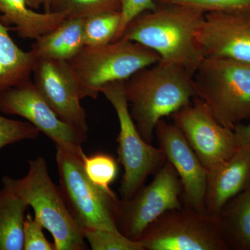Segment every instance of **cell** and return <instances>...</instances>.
<instances>
[{"mask_svg": "<svg viewBox=\"0 0 250 250\" xmlns=\"http://www.w3.org/2000/svg\"><path fill=\"white\" fill-rule=\"evenodd\" d=\"M205 16L185 6L157 4L130 22L120 39L152 49L160 62L183 67L193 77L205 58L197 40Z\"/></svg>", "mask_w": 250, "mask_h": 250, "instance_id": "cell-1", "label": "cell"}, {"mask_svg": "<svg viewBox=\"0 0 250 250\" xmlns=\"http://www.w3.org/2000/svg\"><path fill=\"white\" fill-rule=\"evenodd\" d=\"M125 93L136 127L148 143L161 120L196 98L192 75L183 67L160 61L125 81Z\"/></svg>", "mask_w": 250, "mask_h": 250, "instance_id": "cell-2", "label": "cell"}, {"mask_svg": "<svg viewBox=\"0 0 250 250\" xmlns=\"http://www.w3.org/2000/svg\"><path fill=\"white\" fill-rule=\"evenodd\" d=\"M29 164V171L22 179L4 176L3 187L32 207L34 218L53 237L55 250L88 249L60 189L49 177L45 159L39 156Z\"/></svg>", "mask_w": 250, "mask_h": 250, "instance_id": "cell-3", "label": "cell"}, {"mask_svg": "<svg viewBox=\"0 0 250 250\" xmlns=\"http://www.w3.org/2000/svg\"><path fill=\"white\" fill-rule=\"evenodd\" d=\"M197 98L231 130L250 120V64L205 57L192 77Z\"/></svg>", "mask_w": 250, "mask_h": 250, "instance_id": "cell-4", "label": "cell"}, {"mask_svg": "<svg viewBox=\"0 0 250 250\" xmlns=\"http://www.w3.org/2000/svg\"><path fill=\"white\" fill-rule=\"evenodd\" d=\"M159 61L160 57L152 49L121 39L98 48L84 47L68 62L82 100L96 99L105 85L126 81Z\"/></svg>", "mask_w": 250, "mask_h": 250, "instance_id": "cell-5", "label": "cell"}, {"mask_svg": "<svg viewBox=\"0 0 250 250\" xmlns=\"http://www.w3.org/2000/svg\"><path fill=\"white\" fill-rule=\"evenodd\" d=\"M59 189L81 231L85 228L119 230L117 207L119 199L92 183L83 166L84 154L56 146Z\"/></svg>", "mask_w": 250, "mask_h": 250, "instance_id": "cell-6", "label": "cell"}, {"mask_svg": "<svg viewBox=\"0 0 250 250\" xmlns=\"http://www.w3.org/2000/svg\"><path fill=\"white\" fill-rule=\"evenodd\" d=\"M125 81L113 82L104 86L100 93L104 95L116 112L120 124L118 163L124 167L120 193L123 200L134 196L144 186L147 177L156 174L167 159L160 147L156 148L143 139L129 111L125 97Z\"/></svg>", "mask_w": 250, "mask_h": 250, "instance_id": "cell-7", "label": "cell"}, {"mask_svg": "<svg viewBox=\"0 0 250 250\" xmlns=\"http://www.w3.org/2000/svg\"><path fill=\"white\" fill-rule=\"evenodd\" d=\"M138 241L145 250H228L218 217L187 205L156 219Z\"/></svg>", "mask_w": 250, "mask_h": 250, "instance_id": "cell-8", "label": "cell"}, {"mask_svg": "<svg viewBox=\"0 0 250 250\" xmlns=\"http://www.w3.org/2000/svg\"><path fill=\"white\" fill-rule=\"evenodd\" d=\"M182 184L168 161L159 169L150 184L143 186L128 200H120L117 207L118 229L130 239L138 241L156 219L169 210L183 207Z\"/></svg>", "mask_w": 250, "mask_h": 250, "instance_id": "cell-9", "label": "cell"}, {"mask_svg": "<svg viewBox=\"0 0 250 250\" xmlns=\"http://www.w3.org/2000/svg\"><path fill=\"white\" fill-rule=\"evenodd\" d=\"M0 111L22 117L59 146L83 154L88 134L62 121L49 106L31 80L0 93Z\"/></svg>", "mask_w": 250, "mask_h": 250, "instance_id": "cell-10", "label": "cell"}, {"mask_svg": "<svg viewBox=\"0 0 250 250\" xmlns=\"http://www.w3.org/2000/svg\"><path fill=\"white\" fill-rule=\"evenodd\" d=\"M171 115L197 157L208 171L229 159L239 146L233 130L223 126L200 98Z\"/></svg>", "mask_w": 250, "mask_h": 250, "instance_id": "cell-11", "label": "cell"}, {"mask_svg": "<svg viewBox=\"0 0 250 250\" xmlns=\"http://www.w3.org/2000/svg\"><path fill=\"white\" fill-rule=\"evenodd\" d=\"M33 74L36 88L56 114L88 134L86 114L81 105L78 85L68 62L39 59Z\"/></svg>", "mask_w": 250, "mask_h": 250, "instance_id": "cell-12", "label": "cell"}, {"mask_svg": "<svg viewBox=\"0 0 250 250\" xmlns=\"http://www.w3.org/2000/svg\"><path fill=\"white\" fill-rule=\"evenodd\" d=\"M154 133L159 147L180 178L183 188V205L207 213L205 201L208 172L205 166L174 123L161 120L156 125Z\"/></svg>", "mask_w": 250, "mask_h": 250, "instance_id": "cell-13", "label": "cell"}, {"mask_svg": "<svg viewBox=\"0 0 250 250\" xmlns=\"http://www.w3.org/2000/svg\"><path fill=\"white\" fill-rule=\"evenodd\" d=\"M197 40L205 57L250 64V11L205 14Z\"/></svg>", "mask_w": 250, "mask_h": 250, "instance_id": "cell-14", "label": "cell"}, {"mask_svg": "<svg viewBox=\"0 0 250 250\" xmlns=\"http://www.w3.org/2000/svg\"><path fill=\"white\" fill-rule=\"evenodd\" d=\"M207 172L206 213L216 216L250 184V149L239 147L232 156Z\"/></svg>", "mask_w": 250, "mask_h": 250, "instance_id": "cell-15", "label": "cell"}, {"mask_svg": "<svg viewBox=\"0 0 250 250\" xmlns=\"http://www.w3.org/2000/svg\"><path fill=\"white\" fill-rule=\"evenodd\" d=\"M68 17L60 12L38 13L28 5L27 0H0V21L17 32L22 39H36L58 27Z\"/></svg>", "mask_w": 250, "mask_h": 250, "instance_id": "cell-16", "label": "cell"}, {"mask_svg": "<svg viewBox=\"0 0 250 250\" xmlns=\"http://www.w3.org/2000/svg\"><path fill=\"white\" fill-rule=\"evenodd\" d=\"M83 24V18L67 17L58 27L36 39L30 52L36 60L69 62L85 47Z\"/></svg>", "mask_w": 250, "mask_h": 250, "instance_id": "cell-17", "label": "cell"}, {"mask_svg": "<svg viewBox=\"0 0 250 250\" xmlns=\"http://www.w3.org/2000/svg\"><path fill=\"white\" fill-rule=\"evenodd\" d=\"M216 216L228 250H250V184Z\"/></svg>", "mask_w": 250, "mask_h": 250, "instance_id": "cell-18", "label": "cell"}, {"mask_svg": "<svg viewBox=\"0 0 250 250\" xmlns=\"http://www.w3.org/2000/svg\"><path fill=\"white\" fill-rule=\"evenodd\" d=\"M0 21V93L30 80L36 60L32 53L20 48Z\"/></svg>", "mask_w": 250, "mask_h": 250, "instance_id": "cell-19", "label": "cell"}, {"mask_svg": "<svg viewBox=\"0 0 250 250\" xmlns=\"http://www.w3.org/2000/svg\"><path fill=\"white\" fill-rule=\"evenodd\" d=\"M28 207L12 192L0 190V250H22L24 220Z\"/></svg>", "mask_w": 250, "mask_h": 250, "instance_id": "cell-20", "label": "cell"}, {"mask_svg": "<svg viewBox=\"0 0 250 250\" xmlns=\"http://www.w3.org/2000/svg\"><path fill=\"white\" fill-rule=\"evenodd\" d=\"M121 23V12H105L83 18L85 47L98 48L116 41Z\"/></svg>", "mask_w": 250, "mask_h": 250, "instance_id": "cell-21", "label": "cell"}, {"mask_svg": "<svg viewBox=\"0 0 250 250\" xmlns=\"http://www.w3.org/2000/svg\"><path fill=\"white\" fill-rule=\"evenodd\" d=\"M83 166L85 174L92 183L104 191L114 192L110 185L118 177L119 167L113 156L103 152L88 156L85 154Z\"/></svg>", "mask_w": 250, "mask_h": 250, "instance_id": "cell-22", "label": "cell"}, {"mask_svg": "<svg viewBox=\"0 0 250 250\" xmlns=\"http://www.w3.org/2000/svg\"><path fill=\"white\" fill-rule=\"evenodd\" d=\"M122 0H52L51 11H64L68 17L85 18L105 12L121 11Z\"/></svg>", "mask_w": 250, "mask_h": 250, "instance_id": "cell-23", "label": "cell"}, {"mask_svg": "<svg viewBox=\"0 0 250 250\" xmlns=\"http://www.w3.org/2000/svg\"><path fill=\"white\" fill-rule=\"evenodd\" d=\"M82 232L93 250H145L139 241L130 239L120 230L85 228Z\"/></svg>", "mask_w": 250, "mask_h": 250, "instance_id": "cell-24", "label": "cell"}, {"mask_svg": "<svg viewBox=\"0 0 250 250\" xmlns=\"http://www.w3.org/2000/svg\"><path fill=\"white\" fill-rule=\"evenodd\" d=\"M156 2L185 6L204 14L250 11V0H156Z\"/></svg>", "mask_w": 250, "mask_h": 250, "instance_id": "cell-25", "label": "cell"}, {"mask_svg": "<svg viewBox=\"0 0 250 250\" xmlns=\"http://www.w3.org/2000/svg\"><path fill=\"white\" fill-rule=\"evenodd\" d=\"M40 131L29 122L9 119L0 115V149L21 142L39 137Z\"/></svg>", "mask_w": 250, "mask_h": 250, "instance_id": "cell-26", "label": "cell"}, {"mask_svg": "<svg viewBox=\"0 0 250 250\" xmlns=\"http://www.w3.org/2000/svg\"><path fill=\"white\" fill-rule=\"evenodd\" d=\"M43 227L31 213L25 215L24 220V250H55L54 243H49L45 238Z\"/></svg>", "mask_w": 250, "mask_h": 250, "instance_id": "cell-27", "label": "cell"}, {"mask_svg": "<svg viewBox=\"0 0 250 250\" xmlns=\"http://www.w3.org/2000/svg\"><path fill=\"white\" fill-rule=\"evenodd\" d=\"M156 6V0H122L121 23L116 41L121 39L125 28L135 18L146 11L155 9Z\"/></svg>", "mask_w": 250, "mask_h": 250, "instance_id": "cell-28", "label": "cell"}, {"mask_svg": "<svg viewBox=\"0 0 250 250\" xmlns=\"http://www.w3.org/2000/svg\"><path fill=\"white\" fill-rule=\"evenodd\" d=\"M233 131L238 146L250 149V123L248 124L241 123L237 125Z\"/></svg>", "mask_w": 250, "mask_h": 250, "instance_id": "cell-29", "label": "cell"}, {"mask_svg": "<svg viewBox=\"0 0 250 250\" xmlns=\"http://www.w3.org/2000/svg\"><path fill=\"white\" fill-rule=\"evenodd\" d=\"M27 2L34 10L39 9L41 6H43V0H27Z\"/></svg>", "mask_w": 250, "mask_h": 250, "instance_id": "cell-30", "label": "cell"}, {"mask_svg": "<svg viewBox=\"0 0 250 250\" xmlns=\"http://www.w3.org/2000/svg\"><path fill=\"white\" fill-rule=\"evenodd\" d=\"M52 0H43V7L45 12H51Z\"/></svg>", "mask_w": 250, "mask_h": 250, "instance_id": "cell-31", "label": "cell"}]
</instances>
